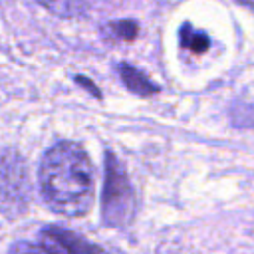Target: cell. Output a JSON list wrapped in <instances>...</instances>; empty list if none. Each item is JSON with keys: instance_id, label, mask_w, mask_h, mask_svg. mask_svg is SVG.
<instances>
[{"instance_id": "obj_4", "label": "cell", "mask_w": 254, "mask_h": 254, "mask_svg": "<svg viewBox=\"0 0 254 254\" xmlns=\"http://www.w3.org/2000/svg\"><path fill=\"white\" fill-rule=\"evenodd\" d=\"M42 242L44 250L52 252H79V250H97V246L81 240V236H75L73 232L62 230V228H46L42 230Z\"/></svg>"}, {"instance_id": "obj_1", "label": "cell", "mask_w": 254, "mask_h": 254, "mask_svg": "<svg viewBox=\"0 0 254 254\" xmlns=\"http://www.w3.org/2000/svg\"><path fill=\"white\" fill-rule=\"evenodd\" d=\"M38 183L44 202L62 216H83L95 198V171L85 149L71 141L50 147L40 163Z\"/></svg>"}, {"instance_id": "obj_8", "label": "cell", "mask_w": 254, "mask_h": 254, "mask_svg": "<svg viewBox=\"0 0 254 254\" xmlns=\"http://www.w3.org/2000/svg\"><path fill=\"white\" fill-rule=\"evenodd\" d=\"M38 2L62 18H71V16H77L79 12H83L81 0H38Z\"/></svg>"}, {"instance_id": "obj_3", "label": "cell", "mask_w": 254, "mask_h": 254, "mask_svg": "<svg viewBox=\"0 0 254 254\" xmlns=\"http://www.w3.org/2000/svg\"><path fill=\"white\" fill-rule=\"evenodd\" d=\"M32 198L26 161L16 151H0V212L8 218L22 216Z\"/></svg>"}, {"instance_id": "obj_7", "label": "cell", "mask_w": 254, "mask_h": 254, "mask_svg": "<svg viewBox=\"0 0 254 254\" xmlns=\"http://www.w3.org/2000/svg\"><path fill=\"white\" fill-rule=\"evenodd\" d=\"M105 32H107V36H111L113 40L131 42V40L137 38L139 26H137V22H133V20H117V22H109V24L105 26Z\"/></svg>"}, {"instance_id": "obj_2", "label": "cell", "mask_w": 254, "mask_h": 254, "mask_svg": "<svg viewBox=\"0 0 254 254\" xmlns=\"http://www.w3.org/2000/svg\"><path fill=\"white\" fill-rule=\"evenodd\" d=\"M135 190L123 165L113 153H105V181L101 194V216L107 226L123 228L135 216Z\"/></svg>"}, {"instance_id": "obj_9", "label": "cell", "mask_w": 254, "mask_h": 254, "mask_svg": "<svg viewBox=\"0 0 254 254\" xmlns=\"http://www.w3.org/2000/svg\"><path fill=\"white\" fill-rule=\"evenodd\" d=\"M75 81H77V83H81V85H85V87H87V89H89V91H91L95 97H99V89H97L93 83H89V81H87V77H83V75H77V77H75Z\"/></svg>"}, {"instance_id": "obj_5", "label": "cell", "mask_w": 254, "mask_h": 254, "mask_svg": "<svg viewBox=\"0 0 254 254\" xmlns=\"http://www.w3.org/2000/svg\"><path fill=\"white\" fill-rule=\"evenodd\" d=\"M119 77H121L123 85L129 91L137 93V95L149 97V95H153V93L159 91V85H155L141 69L133 67L131 64H119Z\"/></svg>"}, {"instance_id": "obj_10", "label": "cell", "mask_w": 254, "mask_h": 254, "mask_svg": "<svg viewBox=\"0 0 254 254\" xmlns=\"http://www.w3.org/2000/svg\"><path fill=\"white\" fill-rule=\"evenodd\" d=\"M236 2H240L242 6H250L252 4V0H236Z\"/></svg>"}, {"instance_id": "obj_6", "label": "cell", "mask_w": 254, "mask_h": 254, "mask_svg": "<svg viewBox=\"0 0 254 254\" xmlns=\"http://www.w3.org/2000/svg\"><path fill=\"white\" fill-rule=\"evenodd\" d=\"M179 40H181V46L189 52H194V54H204L210 46V40L204 32L200 30H194L190 24H183L181 26V32H179Z\"/></svg>"}]
</instances>
